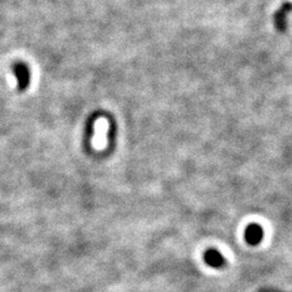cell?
I'll return each instance as SVG.
<instances>
[{"instance_id":"7a4b0ae2","label":"cell","mask_w":292,"mask_h":292,"mask_svg":"<svg viewBox=\"0 0 292 292\" xmlns=\"http://www.w3.org/2000/svg\"><path fill=\"white\" fill-rule=\"evenodd\" d=\"M245 241L251 246H257L262 243L264 239V229L259 224L252 223L246 226L245 233H243Z\"/></svg>"},{"instance_id":"277c9868","label":"cell","mask_w":292,"mask_h":292,"mask_svg":"<svg viewBox=\"0 0 292 292\" xmlns=\"http://www.w3.org/2000/svg\"><path fill=\"white\" fill-rule=\"evenodd\" d=\"M292 11V2H284L280 9L274 14V26L279 33L286 32V15Z\"/></svg>"},{"instance_id":"3957f363","label":"cell","mask_w":292,"mask_h":292,"mask_svg":"<svg viewBox=\"0 0 292 292\" xmlns=\"http://www.w3.org/2000/svg\"><path fill=\"white\" fill-rule=\"evenodd\" d=\"M203 262L208 267L215 269H220L226 266V258L216 248H208L203 253Z\"/></svg>"},{"instance_id":"6da1fadb","label":"cell","mask_w":292,"mask_h":292,"mask_svg":"<svg viewBox=\"0 0 292 292\" xmlns=\"http://www.w3.org/2000/svg\"><path fill=\"white\" fill-rule=\"evenodd\" d=\"M12 71H14L17 80V89L20 92L27 90V88L31 84V70H29V67L24 62H16L12 66Z\"/></svg>"}]
</instances>
